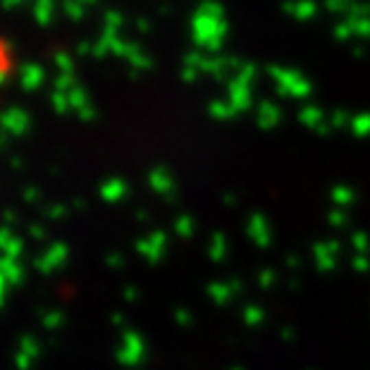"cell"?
I'll list each match as a JSON object with an SVG mask.
<instances>
[{"instance_id":"cell-1","label":"cell","mask_w":370,"mask_h":370,"mask_svg":"<svg viewBox=\"0 0 370 370\" xmlns=\"http://www.w3.org/2000/svg\"><path fill=\"white\" fill-rule=\"evenodd\" d=\"M227 17L218 0H203L192 17V38L206 55H220L227 38Z\"/></svg>"},{"instance_id":"cell-2","label":"cell","mask_w":370,"mask_h":370,"mask_svg":"<svg viewBox=\"0 0 370 370\" xmlns=\"http://www.w3.org/2000/svg\"><path fill=\"white\" fill-rule=\"evenodd\" d=\"M268 72L275 79V84H277V93H284L289 98H306L311 93V82L299 69L270 67Z\"/></svg>"},{"instance_id":"cell-3","label":"cell","mask_w":370,"mask_h":370,"mask_svg":"<svg viewBox=\"0 0 370 370\" xmlns=\"http://www.w3.org/2000/svg\"><path fill=\"white\" fill-rule=\"evenodd\" d=\"M284 14H289L292 19L299 22H308V19L318 17V3L316 0H287L282 5Z\"/></svg>"},{"instance_id":"cell-4","label":"cell","mask_w":370,"mask_h":370,"mask_svg":"<svg viewBox=\"0 0 370 370\" xmlns=\"http://www.w3.org/2000/svg\"><path fill=\"white\" fill-rule=\"evenodd\" d=\"M229 103L237 110L248 108V103H251V86L242 82H232L229 84Z\"/></svg>"},{"instance_id":"cell-5","label":"cell","mask_w":370,"mask_h":370,"mask_svg":"<svg viewBox=\"0 0 370 370\" xmlns=\"http://www.w3.org/2000/svg\"><path fill=\"white\" fill-rule=\"evenodd\" d=\"M354 32V38H370V17H344Z\"/></svg>"},{"instance_id":"cell-6","label":"cell","mask_w":370,"mask_h":370,"mask_svg":"<svg viewBox=\"0 0 370 370\" xmlns=\"http://www.w3.org/2000/svg\"><path fill=\"white\" fill-rule=\"evenodd\" d=\"M258 77V67L251 62H242L237 67V72H234V82H242V84H248L251 86V82Z\"/></svg>"},{"instance_id":"cell-7","label":"cell","mask_w":370,"mask_h":370,"mask_svg":"<svg viewBox=\"0 0 370 370\" xmlns=\"http://www.w3.org/2000/svg\"><path fill=\"white\" fill-rule=\"evenodd\" d=\"M354 0H325V10L332 14H349Z\"/></svg>"},{"instance_id":"cell-8","label":"cell","mask_w":370,"mask_h":370,"mask_svg":"<svg viewBox=\"0 0 370 370\" xmlns=\"http://www.w3.org/2000/svg\"><path fill=\"white\" fill-rule=\"evenodd\" d=\"M332 34H334V38H337V41H349V38H354V32H351V27H349L347 19H342V22L334 27Z\"/></svg>"},{"instance_id":"cell-9","label":"cell","mask_w":370,"mask_h":370,"mask_svg":"<svg viewBox=\"0 0 370 370\" xmlns=\"http://www.w3.org/2000/svg\"><path fill=\"white\" fill-rule=\"evenodd\" d=\"M347 17H370V3H363V0L351 3V10H349Z\"/></svg>"},{"instance_id":"cell-10","label":"cell","mask_w":370,"mask_h":370,"mask_svg":"<svg viewBox=\"0 0 370 370\" xmlns=\"http://www.w3.org/2000/svg\"><path fill=\"white\" fill-rule=\"evenodd\" d=\"M258 117H261L263 122H275V119H277V108H275L273 103H263Z\"/></svg>"},{"instance_id":"cell-11","label":"cell","mask_w":370,"mask_h":370,"mask_svg":"<svg viewBox=\"0 0 370 370\" xmlns=\"http://www.w3.org/2000/svg\"><path fill=\"white\" fill-rule=\"evenodd\" d=\"M106 22L110 24V27H113V32H117V29L124 24V19H122V14H119V12H110L108 17H106Z\"/></svg>"},{"instance_id":"cell-12","label":"cell","mask_w":370,"mask_h":370,"mask_svg":"<svg viewBox=\"0 0 370 370\" xmlns=\"http://www.w3.org/2000/svg\"><path fill=\"white\" fill-rule=\"evenodd\" d=\"M229 108H232V106H224V103H213V106H211V110H213L215 117H227V115H229Z\"/></svg>"},{"instance_id":"cell-13","label":"cell","mask_w":370,"mask_h":370,"mask_svg":"<svg viewBox=\"0 0 370 370\" xmlns=\"http://www.w3.org/2000/svg\"><path fill=\"white\" fill-rule=\"evenodd\" d=\"M201 77V72H196V69L192 67H182V79H187V82H194V79Z\"/></svg>"},{"instance_id":"cell-14","label":"cell","mask_w":370,"mask_h":370,"mask_svg":"<svg viewBox=\"0 0 370 370\" xmlns=\"http://www.w3.org/2000/svg\"><path fill=\"white\" fill-rule=\"evenodd\" d=\"M354 124H356V127H366L363 132H370V115H363V117H358Z\"/></svg>"},{"instance_id":"cell-15","label":"cell","mask_w":370,"mask_h":370,"mask_svg":"<svg viewBox=\"0 0 370 370\" xmlns=\"http://www.w3.org/2000/svg\"><path fill=\"white\" fill-rule=\"evenodd\" d=\"M137 29H139V32H148V29H151V24H148V22H143V19H139V22H137Z\"/></svg>"}]
</instances>
